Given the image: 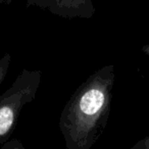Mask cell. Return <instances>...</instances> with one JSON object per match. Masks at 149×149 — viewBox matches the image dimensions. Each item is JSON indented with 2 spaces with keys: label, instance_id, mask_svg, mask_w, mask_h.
Masks as SVG:
<instances>
[{
  "label": "cell",
  "instance_id": "cell-5",
  "mask_svg": "<svg viewBox=\"0 0 149 149\" xmlns=\"http://www.w3.org/2000/svg\"><path fill=\"white\" fill-rule=\"evenodd\" d=\"M0 148L1 149H23L24 146L19 143V140L13 139V140H11V141L7 140L4 144H2L0 146Z\"/></svg>",
  "mask_w": 149,
  "mask_h": 149
},
{
  "label": "cell",
  "instance_id": "cell-2",
  "mask_svg": "<svg viewBox=\"0 0 149 149\" xmlns=\"http://www.w3.org/2000/svg\"><path fill=\"white\" fill-rule=\"evenodd\" d=\"M40 70H23L11 86L0 95V146L13 133L22 110L34 101L41 85Z\"/></svg>",
  "mask_w": 149,
  "mask_h": 149
},
{
  "label": "cell",
  "instance_id": "cell-6",
  "mask_svg": "<svg viewBox=\"0 0 149 149\" xmlns=\"http://www.w3.org/2000/svg\"><path fill=\"white\" fill-rule=\"evenodd\" d=\"M13 0H0V5H9L13 3Z\"/></svg>",
  "mask_w": 149,
  "mask_h": 149
},
{
  "label": "cell",
  "instance_id": "cell-1",
  "mask_svg": "<svg viewBox=\"0 0 149 149\" xmlns=\"http://www.w3.org/2000/svg\"><path fill=\"white\" fill-rule=\"evenodd\" d=\"M112 83V66H104L72 94L58 123L65 149H90L97 142L109 111Z\"/></svg>",
  "mask_w": 149,
  "mask_h": 149
},
{
  "label": "cell",
  "instance_id": "cell-4",
  "mask_svg": "<svg viewBox=\"0 0 149 149\" xmlns=\"http://www.w3.org/2000/svg\"><path fill=\"white\" fill-rule=\"evenodd\" d=\"M10 61H11V55L9 52H5L2 57L0 58V87H1L3 81H4V79L7 76L9 65H10Z\"/></svg>",
  "mask_w": 149,
  "mask_h": 149
},
{
  "label": "cell",
  "instance_id": "cell-3",
  "mask_svg": "<svg viewBox=\"0 0 149 149\" xmlns=\"http://www.w3.org/2000/svg\"><path fill=\"white\" fill-rule=\"evenodd\" d=\"M26 5L64 19H90L96 10L93 0H26Z\"/></svg>",
  "mask_w": 149,
  "mask_h": 149
}]
</instances>
